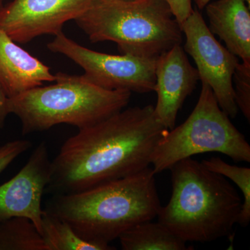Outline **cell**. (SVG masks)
Wrapping results in <instances>:
<instances>
[{"instance_id": "4fadbf2b", "label": "cell", "mask_w": 250, "mask_h": 250, "mask_svg": "<svg viewBox=\"0 0 250 250\" xmlns=\"http://www.w3.org/2000/svg\"><path fill=\"white\" fill-rule=\"evenodd\" d=\"M212 34L218 35L226 47L250 63V11L243 0H217L205 6Z\"/></svg>"}, {"instance_id": "277c9868", "label": "cell", "mask_w": 250, "mask_h": 250, "mask_svg": "<svg viewBox=\"0 0 250 250\" xmlns=\"http://www.w3.org/2000/svg\"><path fill=\"white\" fill-rule=\"evenodd\" d=\"M53 83L9 99V113L19 118L22 135L60 124L88 127L124 109L131 96L129 91L101 88L83 75L58 72Z\"/></svg>"}, {"instance_id": "5bb4252c", "label": "cell", "mask_w": 250, "mask_h": 250, "mask_svg": "<svg viewBox=\"0 0 250 250\" xmlns=\"http://www.w3.org/2000/svg\"><path fill=\"white\" fill-rule=\"evenodd\" d=\"M118 239L123 250H187L182 241L160 222H144L125 231Z\"/></svg>"}, {"instance_id": "6da1fadb", "label": "cell", "mask_w": 250, "mask_h": 250, "mask_svg": "<svg viewBox=\"0 0 250 250\" xmlns=\"http://www.w3.org/2000/svg\"><path fill=\"white\" fill-rule=\"evenodd\" d=\"M168 130L152 105L124 108L80 129L52 161L45 192L77 193L147 168L156 145Z\"/></svg>"}, {"instance_id": "603a6c76", "label": "cell", "mask_w": 250, "mask_h": 250, "mask_svg": "<svg viewBox=\"0 0 250 250\" xmlns=\"http://www.w3.org/2000/svg\"><path fill=\"white\" fill-rule=\"evenodd\" d=\"M4 6V0H0V11L2 9Z\"/></svg>"}, {"instance_id": "3957f363", "label": "cell", "mask_w": 250, "mask_h": 250, "mask_svg": "<svg viewBox=\"0 0 250 250\" xmlns=\"http://www.w3.org/2000/svg\"><path fill=\"white\" fill-rule=\"evenodd\" d=\"M170 170L172 195L161 206L159 222L186 243H210L229 236L243 204L236 188L192 157Z\"/></svg>"}, {"instance_id": "cb8c5ba5", "label": "cell", "mask_w": 250, "mask_h": 250, "mask_svg": "<svg viewBox=\"0 0 250 250\" xmlns=\"http://www.w3.org/2000/svg\"><path fill=\"white\" fill-rule=\"evenodd\" d=\"M245 1V3L247 4V6H248V8L250 9V0H243Z\"/></svg>"}, {"instance_id": "2e32d148", "label": "cell", "mask_w": 250, "mask_h": 250, "mask_svg": "<svg viewBox=\"0 0 250 250\" xmlns=\"http://www.w3.org/2000/svg\"><path fill=\"white\" fill-rule=\"evenodd\" d=\"M0 250H47L32 222L13 218L0 222Z\"/></svg>"}, {"instance_id": "e0dca14e", "label": "cell", "mask_w": 250, "mask_h": 250, "mask_svg": "<svg viewBox=\"0 0 250 250\" xmlns=\"http://www.w3.org/2000/svg\"><path fill=\"white\" fill-rule=\"evenodd\" d=\"M208 170L233 181L243 193V204L238 223L241 227L248 226L250 221V168L230 165L219 157H211L202 161Z\"/></svg>"}, {"instance_id": "d4e9b609", "label": "cell", "mask_w": 250, "mask_h": 250, "mask_svg": "<svg viewBox=\"0 0 250 250\" xmlns=\"http://www.w3.org/2000/svg\"><path fill=\"white\" fill-rule=\"evenodd\" d=\"M121 1H136V0H121Z\"/></svg>"}, {"instance_id": "ba28073f", "label": "cell", "mask_w": 250, "mask_h": 250, "mask_svg": "<svg viewBox=\"0 0 250 250\" xmlns=\"http://www.w3.org/2000/svg\"><path fill=\"white\" fill-rule=\"evenodd\" d=\"M184 49L196 65L200 80L209 85L219 106L229 118L238 114L232 79L239 59L215 39L201 14L193 9L182 24Z\"/></svg>"}, {"instance_id": "9c48e42d", "label": "cell", "mask_w": 250, "mask_h": 250, "mask_svg": "<svg viewBox=\"0 0 250 250\" xmlns=\"http://www.w3.org/2000/svg\"><path fill=\"white\" fill-rule=\"evenodd\" d=\"M93 1L13 0L0 11V28L19 44L40 36H56L65 23L85 12Z\"/></svg>"}, {"instance_id": "52a82bcc", "label": "cell", "mask_w": 250, "mask_h": 250, "mask_svg": "<svg viewBox=\"0 0 250 250\" xmlns=\"http://www.w3.org/2000/svg\"><path fill=\"white\" fill-rule=\"evenodd\" d=\"M47 48L71 59L84 70L83 75L90 82L104 89L138 93L155 90L158 58L96 52L69 39L62 31L47 44Z\"/></svg>"}, {"instance_id": "9a60e30c", "label": "cell", "mask_w": 250, "mask_h": 250, "mask_svg": "<svg viewBox=\"0 0 250 250\" xmlns=\"http://www.w3.org/2000/svg\"><path fill=\"white\" fill-rule=\"evenodd\" d=\"M41 235L47 250H113L111 245L85 241L64 220L43 209Z\"/></svg>"}, {"instance_id": "8992f818", "label": "cell", "mask_w": 250, "mask_h": 250, "mask_svg": "<svg viewBox=\"0 0 250 250\" xmlns=\"http://www.w3.org/2000/svg\"><path fill=\"white\" fill-rule=\"evenodd\" d=\"M209 152L221 153L235 162L250 161V146L244 135L219 106L209 85L202 83L196 106L187 121L168 130L156 145L152 168L160 173L179 161Z\"/></svg>"}, {"instance_id": "d6986e66", "label": "cell", "mask_w": 250, "mask_h": 250, "mask_svg": "<svg viewBox=\"0 0 250 250\" xmlns=\"http://www.w3.org/2000/svg\"><path fill=\"white\" fill-rule=\"evenodd\" d=\"M31 147L27 140L10 141L0 147V173L3 172L20 155Z\"/></svg>"}, {"instance_id": "44dd1931", "label": "cell", "mask_w": 250, "mask_h": 250, "mask_svg": "<svg viewBox=\"0 0 250 250\" xmlns=\"http://www.w3.org/2000/svg\"><path fill=\"white\" fill-rule=\"evenodd\" d=\"M9 98L0 83V129L4 127L5 121L10 114Z\"/></svg>"}, {"instance_id": "8fae6325", "label": "cell", "mask_w": 250, "mask_h": 250, "mask_svg": "<svg viewBox=\"0 0 250 250\" xmlns=\"http://www.w3.org/2000/svg\"><path fill=\"white\" fill-rule=\"evenodd\" d=\"M155 77L157 101L154 112L162 125L170 130L175 126L179 110L200 80L198 72L179 44L158 57Z\"/></svg>"}, {"instance_id": "5b68a950", "label": "cell", "mask_w": 250, "mask_h": 250, "mask_svg": "<svg viewBox=\"0 0 250 250\" xmlns=\"http://www.w3.org/2000/svg\"><path fill=\"white\" fill-rule=\"evenodd\" d=\"M75 21L91 42H115L122 54L157 59L182 43V27L165 0H94Z\"/></svg>"}, {"instance_id": "7c38bea8", "label": "cell", "mask_w": 250, "mask_h": 250, "mask_svg": "<svg viewBox=\"0 0 250 250\" xmlns=\"http://www.w3.org/2000/svg\"><path fill=\"white\" fill-rule=\"evenodd\" d=\"M55 80L46 65L0 28V83L8 98Z\"/></svg>"}, {"instance_id": "ac0fdd59", "label": "cell", "mask_w": 250, "mask_h": 250, "mask_svg": "<svg viewBox=\"0 0 250 250\" xmlns=\"http://www.w3.org/2000/svg\"><path fill=\"white\" fill-rule=\"evenodd\" d=\"M233 88L237 107L250 120V63L240 62L233 72Z\"/></svg>"}, {"instance_id": "7402d4cb", "label": "cell", "mask_w": 250, "mask_h": 250, "mask_svg": "<svg viewBox=\"0 0 250 250\" xmlns=\"http://www.w3.org/2000/svg\"><path fill=\"white\" fill-rule=\"evenodd\" d=\"M212 0H194V2L199 9H203Z\"/></svg>"}, {"instance_id": "7a4b0ae2", "label": "cell", "mask_w": 250, "mask_h": 250, "mask_svg": "<svg viewBox=\"0 0 250 250\" xmlns=\"http://www.w3.org/2000/svg\"><path fill=\"white\" fill-rule=\"evenodd\" d=\"M155 175L149 166L83 191L54 195L44 210L68 223L82 239L110 245L130 229L157 217L161 205Z\"/></svg>"}, {"instance_id": "30bf717a", "label": "cell", "mask_w": 250, "mask_h": 250, "mask_svg": "<svg viewBox=\"0 0 250 250\" xmlns=\"http://www.w3.org/2000/svg\"><path fill=\"white\" fill-rule=\"evenodd\" d=\"M51 163L47 143L42 141L21 171L0 185V222L13 218H27L41 234L43 213L41 205L50 179Z\"/></svg>"}, {"instance_id": "ffe728a7", "label": "cell", "mask_w": 250, "mask_h": 250, "mask_svg": "<svg viewBox=\"0 0 250 250\" xmlns=\"http://www.w3.org/2000/svg\"><path fill=\"white\" fill-rule=\"evenodd\" d=\"M174 18L182 27V24L192 14V0H165Z\"/></svg>"}]
</instances>
